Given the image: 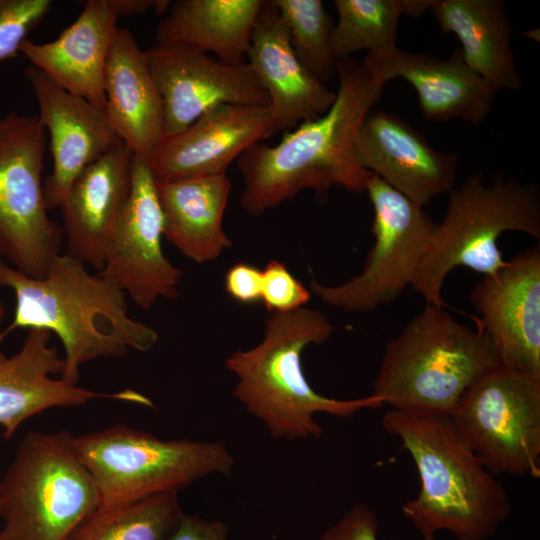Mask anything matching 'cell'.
<instances>
[{
  "label": "cell",
  "instance_id": "obj_13",
  "mask_svg": "<svg viewBox=\"0 0 540 540\" xmlns=\"http://www.w3.org/2000/svg\"><path fill=\"white\" fill-rule=\"evenodd\" d=\"M144 56L162 100L165 137L219 105L268 106L267 94L246 62L225 63L183 43L155 42Z\"/></svg>",
  "mask_w": 540,
  "mask_h": 540
},
{
  "label": "cell",
  "instance_id": "obj_19",
  "mask_svg": "<svg viewBox=\"0 0 540 540\" xmlns=\"http://www.w3.org/2000/svg\"><path fill=\"white\" fill-rule=\"evenodd\" d=\"M362 64L384 84L395 78L408 81L430 121L460 119L478 125L489 115L497 93L465 63L460 48L442 59L395 47L368 52Z\"/></svg>",
  "mask_w": 540,
  "mask_h": 540
},
{
  "label": "cell",
  "instance_id": "obj_8",
  "mask_svg": "<svg viewBox=\"0 0 540 540\" xmlns=\"http://www.w3.org/2000/svg\"><path fill=\"white\" fill-rule=\"evenodd\" d=\"M73 445L96 485L97 510L178 493L206 476L229 475L235 465L220 441L165 440L124 423L74 437Z\"/></svg>",
  "mask_w": 540,
  "mask_h": 540
},
{
  "label": "cell",
  "instance_id": "obj_6",
  "mask_svg": "<svg viewBox=\"0 0 540 540\" xmlns=\"http://www.w3.org/2000/svg\"><path fill=\"white\" fill-rule=\"evenodd\" d=\"M506 231L540 241L539 186L501 174L490 182L481 174L469 175L449 192L445 216L433 227L412 288L426 303L443 307V283L455 267L492 276L506 265L498 247Z\"/></svg>",
  "mask_w": 540,
  "mask_h": 540
},
{
  "label": "cell",
  "instance_id": "obj_33",
  "mask_svg": "<svg viewBox=\"0 0 540 540\" xmlns=\"http://www.w3.org/2000/svg\"><path fill=\"white\" fill-rule=\"evenodd\" d=\"M225 290L234 301L251 305L261 301L262 270L248 263H236L225 274Z\"/></svg>",
  "mask_w": 540,
  "mask_h": 540
},
{
  "label": "cell",
  "instance_id": "obj_14",
  "mask_svg": "<svg viewBox=\"0 0 540 540\" xmlns=\"http://www.w3.org/2000/svg\"><path fill=\"white\" fill-rule=\"evenodd\" d=\"M470 300L501 366L540 379V247L483 276Z\"/></svg>",
  "mask_w": 540,
  "mask_h": 540
},
{
  "label": "cell",
  "instance_id": "obj_5",
  "mask_svg": "<svg viewBox=\"0 0 540 540\" xmlns=\"http://www.w3.org/2000/svg\"><path fill=\"white\" fill-rule=\"evenodd\" d=\"M500 366L479 327L426 303L386 343L372 395L405 413L450 417L466 390Z\"/></svg>",
  "mask_w": 540,
  "mask_h": 540
},
{
  "label": "cell",
  "instance_id": "obj_18",
  "mask_svg": "<svg viewBox=\"0 0 540 540\" xmlns=\"http://www.w3.org/2000/svg\"><path fill=\"white\" fill-rule=\"evenodd\" d=\"M50 339L46 330L29 329L17 353L0 352V426L6 439L25 420L51 408L80 406L96 399L153 407L150 398L135 390L96 392L53 378L61 375L64 360Z\"/></svg>",
  "mask_w": 540,
  "mask_h": 540
},
{
  "label": "cell",
  "instance_id": "obj_7",
  "mask_svg": "<svg viewBox=\"0 0 540 540\" xmlns=\"http://www.w3.org/2000/svg\"><path fill=\"white\" fill-rule=\"evenodd\" d=\"M67 431L27 433L0 479V540H68L99 507Z\"/></svg>",
  "mask_w": 540,
  "mask_h": 540
},
{
  "label": "cell",
  "instance_id": "obj_26",
  "mask_svg": "<svg viewBox=\"0 0 540 540\" xmlns=\"http://www.w3.org/2000/svg\"><path fill=\"white\" fill-rule=\"evenodd\" d=\"M264 0H177L157 25L155 40L183 43L225 63L246 62Z\"/></svg>",
  "mask_w": 540,
  "mask_h": 540
},
{
  "label": "cell",
  "instance_id": "obj_16",
  "mask_svg": "<svg viewBox=\"0 0 540 540\" xmlns=\"http://www.w3.org/2000/svg\"><path fill=\"white\" fill-rule=\"evenodd\" d=\"M355 155L363 169L421 207L455 185L458 155L435 150L418 130L386 111L365 116Z\"/></svg>",
  "mask_w": 540,
  "mask_h": 540
},
{
  "label": "cell",
  "instance_id": "obj_27",
  "mask_svg": "<svg viewBox=\"0 0 540 540\" xmlns=\"http://www.w3.org/2000/svg\"><path fill=\"white\" fill-rule=\"evenodd\" d=\"M178 493L155 494L107 510H97L68 540H169L182 515Z\"/></svg>",
  "mask_w": 540,
  "mask_h": 540
},
{
  "label": "cell",
  "instance_id": "obj_12",
  "mask_svg": "<svg viewBox=\"0 0 540 540\" xmlns=\"http://www.w3.org/2000/svg\"><path fill=\"white\" fill-rule=\"evenodd\" d=\"M164 217L150 160L133 155L131 183L113 241L99 274L149 310L160 298L178 297L182 270L162 249Z\"/></svg>",
  "mask_w": 540,
  "mask_h": 540
},
{
  "label": "cell",
  "instance_id": "obj_20",
  "mask_svg": "<svg viewBox=\"0 0 540 540\" xmlns=\"http://www.w3.org/2000/svg\"><path fill=\"white\" fill-rule=\"evenodd\" d=\"M279 131L323 115L336 92L316 79L291 48L287 27L272 0H264L246 54Z\"/></svg>",
  "mask_w": 540,
  "mask_h": 540
},
{
  "label": "cell",
  "instance_id": "obj_35",
  "mask_svg": "<svg viewBox=\"0 0 540 540\" xmlns=\"http://www.w3.org/2000/svg\"><path fill=\"white\" fill-rule=\"evenodd\" d=\"M170 3L168 0H113L119 16L140 15L149 10L164 15Z\"/></svg>",
  "mask_w": 540,
  "mask_h": 540
},
{
  "label": "cell",
  "instance_id": "obj_11",
  "mask_svg": "<svg viewBox=\"0 0 540 540\" xmlns=\"http://www.w3.org/2000/svg\"><path fill=\"white\" fill-rule=\"evenodd\" d=\"M374 217V246L360 274L339 285L311 279L313 294L349 312H369L393 302L411 285L435 222L423 207L371 174L366 191Z\"/></svg>",
  "mask_w": 540,
  "mask_h": 540
},
{
  "label": "cell",
  "instance_id": "obj_29",
  "mask_svg": "<svg viewBox=\"0 0 540 540\" xmlns=\"http://www.w3.org/2000/svg\"><path fill=\"white\" fill-rule=\"evenodd\" d=\"M284 21L292 50L319 81L327 83L337 73L332 51L334 23L321 0H272Z\"/></svg>",
  "mask_w": 540,
  "mask_h": 540
},
{
  "label": "cell",
  "instance_id": "obj_10",
  "mask_svg": "<svg viewBox=\"0 0 540 540\" xmlns=\"http://www.w3.org/2000/svg\"><path fill=\"white\" fill-rule=\"evenodd\" d=\"M450 419L494 475L540 478V379L500 366L466 390Z\"/></svg>",
  "mask_w": 540,
  "mask_h": 540
},
{
  "label": "cell",
  "instance_id": "obj_9",
  "mask_svg": "<svg viewBox=\"0 0 540 540\" xmlns=\"http://www.w3.org/2000/svg\"><path fill=\"white\" fill-rule=\"evenodd\" d=\"M46 131L38 116L0 119V256L39 279L60 254L63 229L47 215L42 169Z\"/></svg>",
  "mask_w": 540,
  "mask_h": 540
},
{
  "label": "cell",
  "instance_id": "obj_22",
  "mask_svg": "<svg viewBox=\"0 0 540 540\" xmlns=\"http://www.w3.org/2000/svg\"><path fill=\"white\" fill-rule=\"evenodd\" d=\"M119 17L113 0H87L56 39H26L19 52L60 87L105 111V66Z\"/></svg>",
  "mask_w": 540,
  "mask_h": 540
},
{
  "label": "cell",
  "instance_id": "obj_36",
  "mask_svg": "<svg viewBox=\"0 0 540 540\" xmlns=\"http://www.w3.org/2000/svg\"><path fill=\"white\" fill-rule=\"evenodd\" d=\"M433 0H405V14L411 17H418L426 10L430 9Z\"/></svg>",
  "mask_w": 540,
  "mask_h": 540
},
{
  "label": "cell",
  "instance_id": "obj_23",
  "mask_svg": "<svg viewBox=\"0 0 540 540\" xmlns=\"http://www.w3.org/2000/svg\"><path fill=\"white\" fill-rule=\"evenodd\" d=\"M105 114L123 144L134 156L151 159L162 143V100L144 51L132 32L118 27L104 74Z\"/></svg>",
  "mask_w": 540,
  "mask_h": 540
},
{
  "label": "cell",
  "instance_id": "obj_1",
  "mask_svg": "<svg viewBox=\"0 0 540 540\" xmlns=\"http://www.w3.org/2000/svg\"><path fill=\"white\" fill-rule=\"evenodd\" d=\"M336 70L338 89L327 112L286 131L278 144L257 143L236 160L243 179L240 205L248 214L260 216L306 189H313L319 204L333 186L366 191L372 173L359 165L355 139L385 84L354 57L338 61Z\"/></svg>",
  "mask_w": 540,
  "mask_h": 540
},
{
  "label": "cell",
  "instance_id": "obj_32",
  "mask_svg": "<svg viewBox=\"0 0 540 540\" xmlns=\"http://www.w3.org/2000/svg\"><path fill=\"white\" fill-rule=\"evenodd\" d=\"M378 527L376 513L366 504L357 503L327 528L320 540H377Z\"/></svg>",
  "mask_w": 540,
  "mask_h": 540
},
{
  "label": "cell",
  "instance_id": "obj_2",
  "mask_svg": "<svg viewBox=\"0 0 540 540\" xmlns=\"http://www.w3.org/2000/svg\"><path fill=\"white\" fill-rule=\"evenodd\" d=\"M0 287L13 290L14 329H41L58 336L64 348L61 379L77 385L82 364L97 358H119L129 349L145 352L158 341L151 327L128 314L126 294L69 254H58L43 278L19 272L0 259Z\"/></svg>",
  "mask_w": 540,
  "mask_h": 540
},
{
  "label": "cell",
  "instance_id": "obj_31",
  "mask_svg": "<svg viewBox=\"0 0 540 540\" xmlns=\"http://www.w3.org/2000/svg\"><path fill=\"white\" fill-rule=\"evenodd\" d=\"M310 291L278 260H270L262 270L261 301L270 313H287L302 308Z\"/></svg>",
  "mask_w": 540,
  "mask_h": 540
},
{
  "label": "cell",
  "instance_id": "obj_38",
  "mask_svg": "<svg viewBox=\"0 0 540 540\" xmlns=\"http://www.w3.org/2000/svg\"><path fill=\"white\" fill-rule=\"evenodd\" d=\"M424 540H436L435 534L426 533L422 534Z\"/></svg>",
  "mask_w": 540,
  "mask_h": 540
},
{
  "label": "cell",
  "instance_id": "obj_4",
  "mask_svg": "<svg viewBox=\"0 0 540 540\" xmlns=\"http://www.w3.org/2000/svg\"><path fill=\"white\" fill-rule=\"evenodd\" d=\"M333 330L318 310L302 307L271 313L262 340L225 360V367L236 378L234 397L263 422L273 439L320 437L323 429L314 418L317 413L346 418L363 409L383 406L372 394L341 400L325 397L310 386L303 372L302 353L308 345L326 341Z\"/></svg>",
  "mask_w": 540,
  "mask_h": 540
},
{
  "label": "cell",
  "instance_id": "obj_17",
  "mask_svg": "<svg viewBox=\"0 0 540 540\" xmlns=\"http://www.w3.org/2000/svg\"><path fill=\"white\" fill-rule=\"evenodd\" d=\"M278 131L268 106L219 105L165 137L150 166L158 180L226 174L245 151Z\"/></svg>",
  "mask_w": 540,
  "mask_h": 540
},
{
  "label": "cell",
  "instance_id": "obj_34",
  "mask_svg": "<svg viewBox=\"0 0 540 540\" xmlns=\"http://www.w3.org/2000/svg\"><path fill=\"white\" fill-rule=\"evenodd\" d=\"M228 527L217 519L183 513L169 540H227Z\"/></svg>",
  "mask_w": 540,
  "mask_h": 540
},
{
  "label": "cell",
  "instance_id": "obj_21",
  "mask_svg": "<svg viewBox=\"0 0 540 540\" xmlns=\"http://www.w3.org/2000/svg\"><path fill=\"white\" fill-rule=\"evenodd\" d=\"M133 154L123 144L87 167L61 203L67 254L101 271L128 197Z\"/></svg>",
  "mask_w": 540,
  "mask_h": 540
},
{
  "label": "cell",
  "instance_id": "obj_30",
  "mask_svg": "<svg viewBox=\"0 0 540 540\" xmlns=\"http://www.w3.org/2000/svg\"><path fill=\"white\" fill-rule=\"evenodd\" d=\"M51 7V0H0V62L20 54V46Z\"/></svg>",
  "mask_w": 540,
  "mask_h": 540
},
{
  "label": "cell",
  "instance_id": "obj_37",
  "mask_svg": "<svg viewBox=\"0 0 540 540\" xmlns=\"http://www.w3.org/2000/svg\"><path fill=\"white\" fill-rule=\"evenodd\" d=\"M5 316H6V309H5V305L0 297V340L2 339V332H1V326L3 324V321L5 319Z\"/></svg>",
  "mask_w": 540,
  "mask_h": 540
},
{
  "label": "cell",
  "instance_id": "obj_3",
  "mask_svg": "<svg viewBox=\"0 0 540 540\" xmlns=\"http://www.w3.org/2000/svg\"><path fill=\"white\" fill-rule=\"evenodd\" d=\"M381 423L402 441L418 470L420 492L402 511L421 534L445 530L457 540H486L495 534L511 511L508 494L450 417L390 409Z\"/></svg>",
  "mask_w": 540,
  "mask_h": 540
},
{
  "label": "cell",
  "instance_id": "obj_15",
  "mask_svg": "<svg viewBox=\"0 0 540 540\" xmlns=\"http://www.w3.org/2000/svg\"><path fill=\"white\" fill-rule=\"evenodd\" d=\"M25 77L39 107V121L50 138L53 168L43 183V193L47 209H55L87 167L123 142L105 111L66 91L32 65L25 69Z\"/></svg>",
  "mask_w": 540,
  "mask_h": 540
},
{
  "label": "cell",
  "instance_id": "obj_28",
  "mask_svg": "<svg viewBox=\"0 0 540 540\" xmlns=\"http://www.w3.org/2000/svg\"><path fill=\"white\" fill-rule=\"evenodd\" d=\"M337 22L332 51L338 61L361 50L385 51L396 46L397 29L405 0H335Z\"/></svg>",
  "mask_w": 540,
  "mask_h": 540
},
{
  "label": "cell",
  "instance_id": "obj_25",
  "mask_svg": "<svg viewBox=\"0 0 540 540\" xmlns=\"http://www.w3.org/2000/svg\"><path fill=\"white\" fill-rule=\"evenodd\" d=\"M430 10L442 32L458 37L465 63L495 92L523 86L503 1L433 0Z\"/></svg>",
  "mask_w": 540,
  "mask_h": 540
},
{
  "label": "cell",
  "instance_id": "obj_24",
  "mask_svg": "<svg viewBox=\"0 0 540 540\" xmlns=\"http://www.w3.org/2000/svg\"><path fill=\"white\" fill-rule=\"evenodd\" d=\"M231 188L226 174L156 179L164 217L163 236L196 263L216 260L232 245L223 229Z\"/></svg>",
  "mask_w": 540,
  "mask_h": 540
}]
</instances>
